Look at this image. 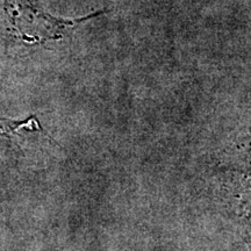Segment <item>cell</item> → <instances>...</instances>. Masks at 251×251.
<instances>
[{
    "label": "cell",
    "instance_id": "obj_1",
    "mask_svg": "<svg viewBox=\"0 0 251 251\" xmlns=\"http://www.w3.org/2000/svg\"><path fill=\"white\" fill-rule=\"evenodd\" d=\"M5 11L12 29L24 39L27 29H31L33 26H42L47 30L52 20L51 15L40 8L39 0H5Z\"/></svg>",
    "mask_w": 251,
    "mask_h": 251
}]
</instances>
